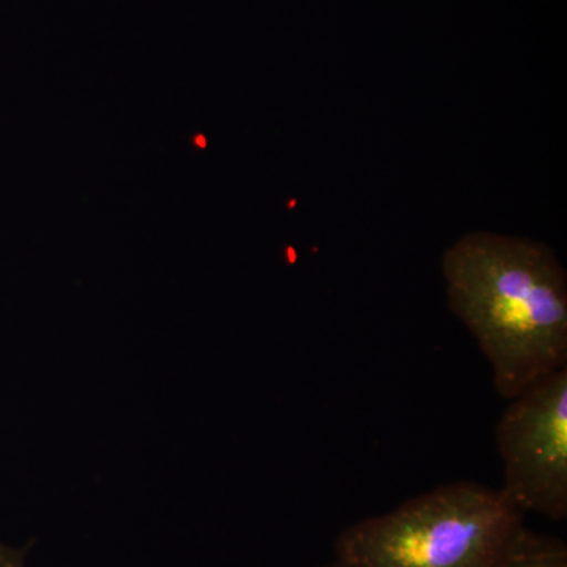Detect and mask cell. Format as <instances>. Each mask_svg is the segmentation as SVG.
<instances>
[{"mask_svg": "<svg viewBox=\"0 0 567 567\" xmlns=\"http://www.w3.org/2000/svg\"><path fill=\"white\" fill-rule=\"evenodd\" d=\"M327 567H341V566H339V565H336V563H334V565H331V566H327Z\"/></svg>", "mask_w": 567, "mask_h": 567, "instance_id": "8992f818", "label": "cell"}, {"mask_svg": "<svg viewBox=\"0 0 567 567\" xmlns=\"http://www.w3.org/2000/svg\"><path fill=\"white\" fill-rule=\"evenodd\" d=\"M503 494L524 514L567 517V368L509 399L495 429Z\"/></svg>", "mask_w": 567, "mask_h": 567, "instance_id": "3957f363", "label": "cell"}, {"mask_svg": "<svg viewBox=\"0 0 567 567\" xmlns=\"http://www.w3.org/2000/svg\"><path fill=\"white\" fill-rule=\"evenodd\" d=\"M524 518L502 488L454 481L346 528L336 539V565L499 567Z\"/></svg>", "mask_w": 567, "mask_h": 567, "instance_id": "7a4b0ae2", "label": "cell"}, {"mask_svg": "<svg viewBox=\"0 0 567 567\" xmlns=\"http://www.w3.org/2000/svg\"><path fill=\"white\" fill-rule=\"evenodd\" d=\"M499 567H567L566 544L524 528Z\"/></svg>", "mask_w": 567, "mask_h": 567, "instance_id": "277c9868", "label": "cell"}, {"mask_svg": "<svg viewBox=\"0 0 567 567\" xmlns=\"http://www.w3.org/2000/svg\"><path fill=\"white\" fill-rule=\"evenodd\" d=\"M0 567H25L24 548L0 543Z\"/></svg>", "mask_w": 567, "mask_h": 567, "instance_id": "5b68a950", "label": "cell"}, {"mask_svg": "<svg viewBox=\"0 0 567 567\" xmlns=\"http://www.w3.org/2000/svg\"><path fill=\"white\" fill-rule=\"evenodd\" d=\"M442 271L447 306L476 339L502 398L567 368V275L550 246L476 230L446 249Z\"/></svg>", "mask_w": 567, "mask_h": 567, "instance_id": "6da1fadb", "label": "cell"}]
</instances>
